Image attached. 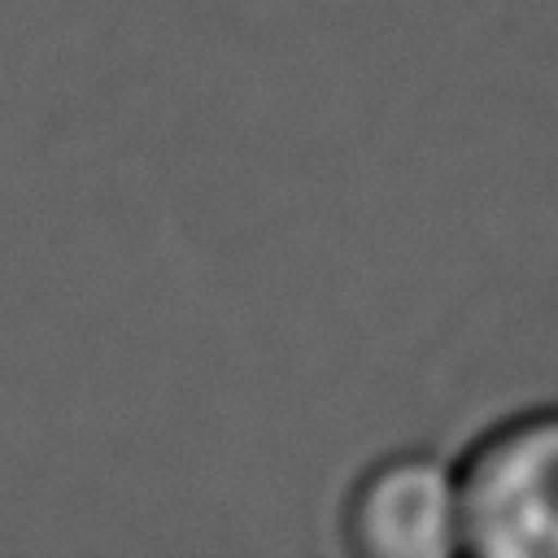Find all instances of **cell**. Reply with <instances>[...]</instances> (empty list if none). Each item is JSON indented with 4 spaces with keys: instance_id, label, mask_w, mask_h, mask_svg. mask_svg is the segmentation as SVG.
<instances>
[{
    "instance_id": "obj_1",
    "label": "cell",
    "mask_w": 558,
    "mask_h": 558,
    "mask_svg": "<svg viewBox=\"0 0 558 558\" xmlns=\"http://www.w3.org/2000/svg\"><path fill=\"white\" fill-rule=\"evenodd\" d=\"M466 558H558V405L519 410L458 453Z\"/></svg>"
},
{
    "instance_id": "obj_2",
    "label": "cell",
    "mask_w": 558,
    "mask_h": 558,
    "mask_svg": "<svg viewBox=\"0 0 558 558\" xmlns=\"http://www.w3.org/2000/svg\"><path fill=\"white\" fill-rule=\"evenodd\" d=\"M340 536L357 558H466L458 458L432 449L375 458L344 493Z\"/></svg>"
}]
</instances>
